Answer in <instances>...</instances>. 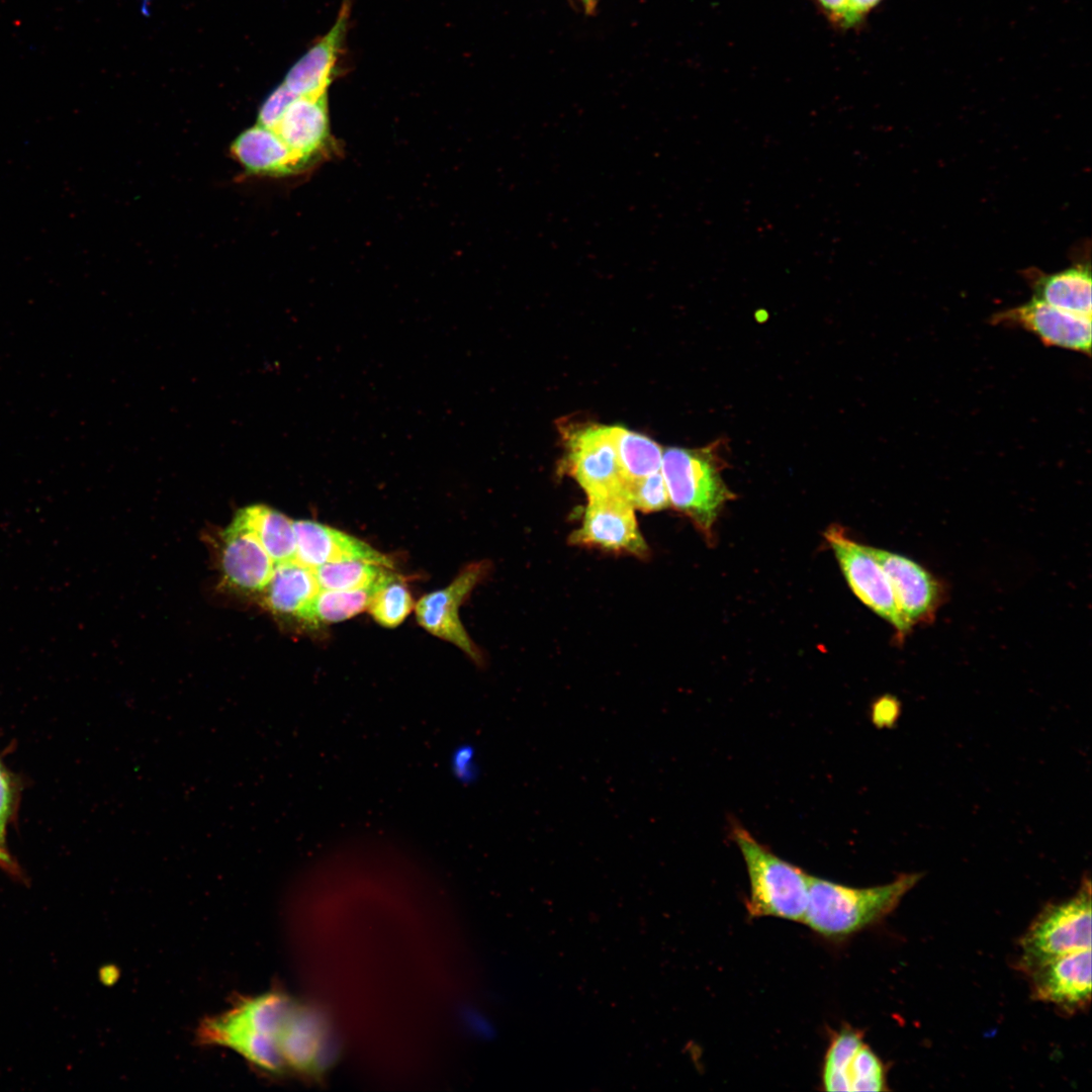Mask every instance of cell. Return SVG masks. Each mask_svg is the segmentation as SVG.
Listing matches in <instances>:
<instances>
[{"label": "cell", "mask_w": 1092, "mask_h": 1092, "mask_svg": "<svg viewBox=\"0 0 1092 1092\" xmlns=\"http://www.w3.org/2000/svg\"><path fill=\"white\" fill-rule=\"evenodd\" d=\"M920 878L919 874L902 875L890 884L852 888L810 877L802 922L824 937H847L893 911Z\"/></svg>", "instance_id": "obj_1"}, {"label": "cell", "mask_w": 1092, "mask_h": 1092, "mask_svg": "<svg viewBox=\"0 0 1092 1092\" xmlns=\"http://www.w3.org/2000/svg\"><path fill=\"white\" fill-rule=\"evenodd\" d=\"M720 440L702 448L671 447L662 452L660 472L670 506L711 537L723 506L735 498L722 477L726 466Z\"/></svg>", "instance_id": "obj_2"}, {"label": "cell", "mask_w": 1092, "mask_h": 1092, "mask_svg": "<svg viewBox=\"0 0 1092 1092\" xmlns=\"http://www.w3.org/2000/svg\"><path fill=\"white\" fill-rule=\"evenodd\" d=\"M732 834L749 878L750 894L746 901L749 915L802 922L810 876L777 856L745 828L734 825Z\"/></svg>", "instance_id": "obj_3"}, {"label": "cell", "mask_w": 1092, "mask_h": 1092, "mask_svg": "<svg viewBox=\"0 0 1092 1092\" xmlns=\"http://www.w3.org/2000/svg\"><path fill=\"white\" fill-rule=\"evenodd\" d=\"M1025 971L1046 961L1091 948V887L1085 881L1072 898L1045 907L1020 939Z\"/></svg>", "instance_id": "obj_4"}, {"label": "cell", "mask_w": 1092, "mask_h": 1092, "mask_svg": "<svg viewBox=\"0 0 1092 1092\" xmlns=\"http://www.w3.org/2000/svg\"><path fill=\"white\" fill-rule=\"evenodd\" d=\"M825 537L855 596L889 622L895 628L898 639L903 640L912 627L904 619L891 584L877 560L866 546L848 538L840 527H830Z\"/></svg>", "instance_id": "obj_5"}, {"label": "cell", "mask_w": 1092, "mask_h": 1092, "mask_svg": "<svg viewBox=\"0 0 1092 1092\" xmlns=\"http://www.w3.org/2000/svg\"><path fill=\"white\" fill-rule=\"evenodd\" d=\"M634 511L621 494L588 496L581 526L570 534L568 541L576 546L646 558L649 548Z\"/></svg>", "instance_id": "obj_6"}, {"label": "cell", "mask_w": 1092, "mask_h": 1092, "mask_svg": "<svg viewBox=\"0 0 1092 1092\" xmlns=\"http://www.w3.org/2000/svg\"><path fill=\"white\" fill-rule=\"evenodd\" d=\"M566 469L588 496L624 495L626 480L612 427L590 425L567 436ZM625 496V495H624Z\"/></svg>", "instance_id": "obj_7"}, {"label": "cell", "mask_w": 1092, "mask_h": 1092, "mask_svg": "<svg viewBox=\"0 0 1092 1092\" xmlns=\"http://www.w3.org/2000/svg\"><path fill=\"white\" fill-rule=\"evenodd\" d=\"M485 561L465 567L446 587L424 596L416 605L418 623L432 635L454 644L474 662L483 657L459 618V608L486 574Z\"/></svg>", "instance_id": "obj_8"}, {"label": "cell", "mask_w": 1092, "mask_h": 1092, "mask_svg": "<svg viewBox=\"0 0 1092 1092\" xmlns=\"http://www.w3.org/2000/svg\"><path fill=\"white\" fill-rule=\"evenodd\" d=\"M991 324L1023 329L1044 346L1091 355V316L1066 311L1034 297L994 314Z\"/></svg>", "instance_id": "obj_9"}, {"label": "cell", "mask_w": 1092, "mask_h": 1092, "mask_svg": "<svg viewBox=\"0 0 1092 1092\" xmlns=\"http://www.w3.org/2000/svg\"><path fill=\"white\" fill-rule=\"evenodd\" d=\"M884 570L897 605L908 624L929 623L942 599L937 579L915 561L893 552L866 546Z\"/></svg>", "instance_id": "obj_10"}, {"label": "cell", "mask_w": 1092, "mask_h": 1092, "mask_svg": "<svg viewBox=\"0 0 1092 1092\" xmlns=\"http://www.w3.org/2000/svg\"><path fill=\"white\" fill-rule=\"evenodd\" d=\"M1032 995L1067 1011L1084 1008L1091 999V948L1058 957L1027 971Z\"/></svg>", "instance_id": "obj_11"}, {"label": "cell", "mask_w": 1092, "mask_h": 1092, "mask_svg": "<svg viewBox=\"0 0 1092 1092\" xmlns=\"http://www.w3.org/2000/svg\"><path fill=\"white\" fill-rule=\"evenodd\" d=\"M296 558L299 563L315 568L323 564L344 561H365L393 568L392 560L366 542L309 520L293 521Z\"/></svg>", "instance_id": "obj_12"}, {"label": "cell", "mask_w": 1092, "mask_h": 1092, "mask_svg": "<svg viewBox=\"0 0 1092 1092\" xmlns=\"http://www.w3.org/2000/svg\"><path fill=\"white\" fill-rule=\"evenodd\" d=\"M222 537L221 567L226 581L242 590H264L275 563L240 512Z\"/></svg>", "instance_id": "obj_13"}, {"label": "cell", "mask_w": 1092, "mask_h": 1092, "mask_svg": "<svg viewBox=\"0 0 1092 1092\" xmlns=\"http://www.w3.org/2000/svg\"><path fill=\"white\" fill-rule=\"evenodd\" d=\"M273 130L305 167L330 140L327 95L296 97Z\"/></svg>", "instance_id": "obj_14"}, {"label": "cell", "mask_w": 1092, "mask_h": 1092, "mask_svg": "<svg viewBox=\"0 0 1092 1092\" xmlns=\"http://www.w3.org/2000/svg\"><path fill=\"white\" fill-rule=\"evenodd\" d=\"M348 7L344 6L333 27L289 70L284 84L298 97L326 94L344 40Z\"/></svg>", "instance_id": "obj_15"}, {"label": "cell", "mask_w": 1092, "mask_h": 1092, "mask_svg": "<svg viewBox=\"0 0 1092 1092\" xmlns=\"http://www.w3.org/2000/svg\"><path fill=\"white\" fill-rule=\"evenodd\" d=\"M199 1037L203 1043L234 1050L269 1074L282 1075L287 1070L275 1038L233 1021L224 1014L205 1020L199 1028Z\"/></svg>", "instance_id": "obj_16"}, {"label": "cell", "mask_w": 1092, "mask_h": 1092, "mask_svg": "<svg viewBox=\"0 0 1092 1092\" xmlns=\"http://www.w3.org/2000/svg\"><path fill=\"white\" fill-rule=\"evenodd\" d=\"M331 1027L323 1011L297 1003L276 1037L287 1069L312 1077L318 1048Z\"/></svg>", "instance_id": "obj_17"}, {"label": "cell", "mask_w": 1092, "mask_h": 1092, "mask_svg": "<svg viewBox=\"0 0 1092 1092\" xmlns=\"http://www.w3.org/2000/svg\"><path fill=\"white\" fill-rule=\"evenodd\" d=\"M231 153L250 174L284 175L304 168L273 129L258 123L235 139Z\"/></svg>", "instance_id": "obj_18"}, {"label": "cell", "mask_w": 1092, "mask_h": 1092, "mask_svg": "<svg viewBox=\"0 0 1092 1092\" xmlns=\"http://www.w3.org/2000/svg\"><path fill=\"white\" fill-rule=\"evenodd\" d=\"M320 589L313 568L296 560L278 563L264 589L265 602L277 614L298 617Z\"/></svg>", "instance_id": "obj_19"}, {"label": "cell", "mask_w": 1092, "mask_h": 1092, "mask_svg": "<svg viewBox=\"0 0 1092 1092\" xmlns=\"http://www.w3.org/2000/svg\"><path fill=\"white\" fill-rule=\"evenodd\" d=\"M1091 285L1090 266L1077 265L1037 276L1031 284L1032 297L1069 312L1091 316Z\"/></svg>", "instance_id": "obj_20"}, {"label": "cell", "mask_w": 1092, "mask_h": 1092, "mask_svg": "<svg viewBox=\"0 0 1092 1092\" xmlns=\"http://www.w3.org/2000/svg\"><path fill=\"white\" fill-rule=\"evenodd\" d=\"M239 512L275 564L295 560L293 521L265 505L249 506Z\"/></svg>", "instance_id": "obj_21"}, {"label": "cell", "mask_w": 1092, "mask_h": 1092, "mask_svg": "<svg viewBox=\"0 0 1092 1092\" xmlns=\"http://www.w3.org/2000/svg\"><path fill=\"white\" fill-rule=\"evenodd\" d=\"M381 586L354 590L320 589L297 618L312 626L350 619L368 608L373 594Z\"/></svg>", "instance_id": "obj_22"}, {"label": "cell", "mask_w": 1092, "mask_h": 1092, "mask_svg": "<svg viewBox=\"0 0 1092 1092\" xmlns=\"http://www.w3.org/2000/svg\"><path fill=\"white\" fill-rule=\"evenodd\" d=\"M612 429L619 464L626 482L660 471L662 450L658 444L622 427Z\"/></svg>", "instance_id": "obj_23"}, {"label": "cell", "mask_w": 1092, "mask_h": 1092, "mask_svg": "<svg viewBox=\"0 0 1092 1092\" xmlns=\"http://www.w3.org/2000/svg\"><path fill=\"white\" fill-rule=\"evenodd\" d=\"M313 569L321 589L371 588L384 585L397 576L391 568L359 560L328 563Z\"/></svg>", "instance_id": "obj_24"}, {"label": "cell", "mask_w": 1092, "mask_h": 1092, "mask_svg": "<svg viewBox=\"0 0 1092 1092\" xmlns=\"http://www.w3.org/2000/svg\"><path fill=\"white\" fill-rule=\"evenodd\" d=\"M863 1043L862 1036L857 1030L851 1028H843L833 1036L822 1069L824 1090L849 1091L848 1067L854 1054Z\"/></svg>", "instance_id": "obj_25"}, {"label": "cell", "mask_w": 1092, "mask_h": 1092, "mask_svg": "<svg viewBox=\"0 0 1092 1092\" xmlns=\"http://www.w3.org/2000/svg\"><path fill=\"white\" fill-rule=\"evenodd\" d=\"M414 606L408 588L397 575L373 594L367 610L376 623L394 628L404 621Z\"/></svg>", "instance_id": "obj_26"}, {"label": "cell", "mask_w": 1092, "mask_h": 1092, "mask_svg": "<svg viewBox=\"0 0 1092 1092\" xmlns=\"http://www.w3.org/2000/svg\"><path fill=\"white\" fill-rule=\"evenodd\" d=\"M849 1091L885 1090V1071L881 1060L863 1043L854 1054L848 1067Z\"/></svg>", "instance_id": "obj_27"}, {"label": "cell", "mask_w": 1092, "mask_h": 1092, "mask_svg": "<svg viewBox=\"0 0 1092 1092\" xmlns=\"http://www.w3.org/2000/svg\"><path fill=\"white\" fill-rule=\"evenodd\" d=\"M624 495L634 509L644 513L661 511L670 506L667 488L660 471L627 481Z\"/></svg>", "instance_id": "obj_28"}, {"label": "cell", "mask_w": 1092, "mask_h": 1092, "mask_svg": "<svg viewBox=\"0 0 1092 1092\" xmlns=\"http://www.w3.org/2000/svg\"><path fill=\"white\" fill-rule=\"evenodd\" d=\"M298 97L284 83L278 86L259 109L258 124L274 129L291 102Z\"/></svg>", "instance_id": "obj_29"}, {"label": "cell", "mask_w": 1092, "mask_h": 1092, "mask_svg": "<svg viewBox=\"0 0 1092 1092\" xmlns=\"http://www.w3.org/2000/svg\"><path fill=\"white\" fill-rule=\"evenodd\" d=\"M450 767L453 776L460 783H473L478 776L474 748L469 744L458 746L451 754Z\"/></svg>", "instance_id": "obj_30"}, {"label": "cell", "mask_w": 1092, "mask_h": 1092, "mask_svg": "<svg viewBox=\"0 0 1092 1092\" xmlns=\"http://www.w3.org/2000/svg\"><path fill=\"white\" fill-rule=\"evenodd\" d=\"M13 785L8 771L0 761V830L5 827L13 805Z\"/></svg>", "instance_id": "obj_31"}, {"label": "cell", "mask_w": 1092, "mask_h": 1092, "mask_svg": "<svg viewBox=\"0 0 1092 1092\" xmlns=\"http://www.w3.org/2000/svg\"><path fill=\"white\" fill-rule=\"evenodd\" d=\"M881 0H846V6L840 25L850 27L857 24Z\"/></svg>", "instance_id": "obj_32"}, {"label": "cell", "mask_w": 1092, "mask_h": 1092, "mask_svg": "<svg viewBox=\"0 0 1092 1092\" xmlns=\"http://www.w3.org/2000/svg\"><path fill=\"white\" fill-rule=\"evenodd\" d=\"M898 706L894 699L882 698L875 705L874 720L880 722L881 725L889 724L896 718Z\"/></svg>", "instance_id": "obj_33"}, {"label": "cell", "mask_w": 1092, "mask_h": 1092, "mask_svg": "<svg viewBox=\"0 0 1092 1092\" xmlns=\"http://www.w3.org/2000/svg\"><path fill=\"white\" fill-rule=\"evenodd\" d=\"M819 5L824 9L826 14L835 22L840 24L844 15L846 0H817Z\"/></svg>", "instance_id": "obj_34"}, {"label": "cell", "mask_w": 1092, "mask_h": 1092, "mask_svg": "<svg viewBox=\"0 0 1092 1092\" xmlns=\"http://www.w3.org/2000/svg\"><path fill=\"white\" fill-rule=\"evenodd\" d=\"M5 831L0 830V867L5 868L8 871L15 869L10 855L7 852L5 846Z\"/></svg>", "instance_id": "obj_35"}, {"label": "cell", "mask_w": 1092, "mask_h": 1092, "mask_svg": "<svg viewBox=\"0 0 1092 1092\" xmlns=\"http://www.w3.org/2000/svg\"><path fill=\"white\" fill-rule=\"evenodd\" d=\"M587 9H592L595 6L597 0H581Z\"/></svg>", "instance_id": "obj_36"}]
</instances>
